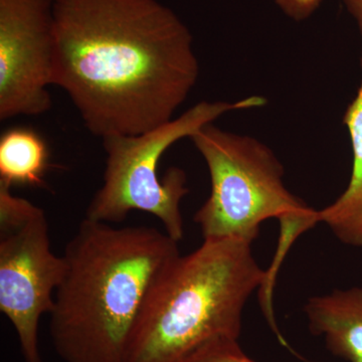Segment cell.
Segmentation results:
<instances>
[{
	"label": "cell",
	"mask_w": 362,
	"mask_h": 362,
	"mask_svg": "<svg viewBox=\"0 0 362 362\" xmlns=\"http://www.w3.org/2000/svg\"><path fill=\"white\" fill-rule=\"evenodd\" d=\"M52 85L98 137L173 120L197 84L194 37L157 0H54Z\"/></svg>",
	"instance_id": "obj_1"
},
{
	"label": "cell",
	"mask_w": 362,
	"mask_h": 362,
	"mask_svg": "<svg viewBox=\"0 0 362 362\" xmlns=\"http://www.w3.org/2000/svg\"><path fill=\"white\" fill-rule=\"evenodd\" d=\"M178 243L156 228H114L85 218L66 244V270L49 312L64 362H124L131 333Z\"/></svg>",
	"instance_id": "obj_2"
},
{
	"label": "cell",
	"mask_w": 362,
	"mask_h": 362,
	"mask_svg": "<svg viewBox=\"0 0 362 362\" xmlns=\"http://www.w3.org/2000/svg\"><path fill=\"white\" fill-rule=\"evenodd\" d=\"M252 245L204 239L178 255L152 288L124 362H181L211 343L239 340L245 307L263 276Z\"/></svg>",
	"instance_id": "obj_3"
},
{
	"label": "cell",
	"mask_w": 362,
	"mask_h": 362,
	"mask_svg": "<svg viewBox=\"0 0 362 362\" xmlns=\"http://www.w3.org/2000/svg\"><path fill=\"white\" fill-rule=\"evenodd\" d=\"M265 98L252 96L233 102H201L178 118L138 135L103 138L107 154L104 183L88 206L86 218L121 223L133 211H145L161 221L165 233L180 243L185 237L180 202L188 194L187 175L170 168L160 178L158 165L166 150L178 140L192 137L218 117L235 110L259 108Z\"/></svg>",
	"instance_id": "obj_4"
},
{
	"label": "cell",
	"mask_w": 362,
	"mask_h": 362,
	"mask_svg": "<svg viewBox=\"0 0 362 362\" xmlns=\"http://www.w3.org/2000/svg\"><path fill=\"white\" fill-rule=\"evenodd\" d=\"M190 139L211 176V194L194 218L204 239L252 244L264 221L308 206L285 187L282 163L256 138L228 132L211 123Z\"/></svg>",
	"instance_id": "obj_5"
},
{
	"label": "cell",
	"mask_w": 362,
	"mask_h": 362,
	"mask_svg": "<svg viewBox=\"0 0 362 362\" xmlns=\"http://www.w3.org/2000/svg\"><path fill=\"white\" fill-rule=\"evenodd\" d=\"M64 257L51 250L45 211L0 182V311L11 321L25 362H42L39 325L63 280Z\"/></svg>",
	"instance_id": "obj_6"
},
{
	"label": "cell",
	"mask_w": 362,
	"mask_h": 362,
	"mask_svg": "<svg viewBox=\"0 0 362 362\" xmlns=\"http://www.w3.org/2000/svg\"><path fill=\"white\" fill-rule=\"evenodd\" d=\"M54 0H0V120L52 108Z\"/></svg>",
	"instance_id": "obj_7"
},
{
	"label": "cell",
	"mask_w": 362,
	"mask_h": 362,
	"mask_svg": "<svg viewBox=\"0 0 362 362\" xmlns=\"http://www.w3.org/2000/svg\"><path fill=\"white\" fill-rule=\"evenodd\" d=\"M304 312L312 334L322 337L335 356L362 362V287L309 298Z\"/></svg>",
	"instance_id": "obj_8"
},
{
	"label": "cell",
	"mask_w": 362,
	"mask_h": 362,
	"mask_svg": "<svg viewBox=\"0 0 362 362\" xmlns=\"http://www.w3.org/2000/svg\"><path fill=\"white\" fill-rule=\"evenodd\" d=\"M362 66V65H361ZM343 123L349 130L352 147L351 175L341 195L319 209L320 223L329 228L342 244L362 247V83L347 107Z\"/></svg>",
	"instance_id": "obj_9"
},
{
	"label": "cell",
	"mask_w": 362,
	"mask_h": 362,
	"mask_svg": "<svg viewBox=\"0 0 362 362\" xmlns=\"http://www.w3.org/2000/svg\"><path fill=\"white\" fill-rule=\"evenodd\" d=\"M49 164L47 144L35 131L16 127L0 138V182L40 187Z\"/></svg>",
	"instance_id": "obj_10"
},
{
	"label": "cell",
	"mask_w": 362,
	"mask_h": 362,
	"mask_svg": "<svg viewBox=\"0 0 362 362\" xmlns=\"http://www.w3.org/2000/svg\"><path fill=\"white\" fill-rule=\"evenodd\" d=\"M277 221L279 223L277 247L270 265L263 270V276L257 292H258L259 307L274 334L277 337L283 346L287 347L293 354H296L279 329L275 311H274V291L277 284L279 272L293 245L299 239L300 235L308 232L312 228L320 223V221H319L318 211L310 206L282 214L279 216Z\"/></svg>",
	"instance_id": "obj_11"
},
{
	"label": "cell",
	"mask_w": 362,
	"mask_h": 362,
	"mask_svg": "<svg viewBox=\"0 0 362 362\" xmlns=\"http://www.w3.org/2000/svg\"><path fill=\"white\" fill-rule=\"evenodd\" d=\"M181 362H256L243 351L239 340L225 339L211 343Z\"/></svg>",
	"instance_id": "obj_12"
},
{
	"label": "cell",
	"mask_w": 362,
	"mask_h": 362,
	"mask_svg": "<svg viewBox=\"0 0 362 362\" xmlns=\"http://www.w3.org/2000/svg\"><path fill=\"white\" fill-rule=\"evenodd\" d=\"M274 1L286 16L300 21L308 18L318 8L322 0H274Z\"/></svg>",
	"instance_id": "obj_13"
},
{
	"label": "cell",
	"mask_w": 362,
	"mask_h": 362,
	"mask_svg": "<svg viewBox=\"0 0 362 362\" xmlns=\"http://www.w3.org/2000/svg\"><path fill=\"white\" fill-rule=\"evenodd\" d=\"M343 2H344L345 6H346L347 11H349V13L354 16V20L356 21L359 33H361L362 42V0H343Z\"/></svg>",
	"instance_id": "obj_14"
}]
</instances>
